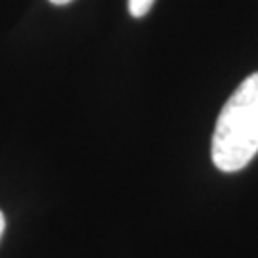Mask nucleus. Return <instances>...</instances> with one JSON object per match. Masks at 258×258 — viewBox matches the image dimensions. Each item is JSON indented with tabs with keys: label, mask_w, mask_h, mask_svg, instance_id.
<instances>
[{
	"label": "nucleus",
	"mask_w": 258,
	"mask_h": 258,
	"mask_svg": "<svg viewBox=\"0 0 258 258\" xmlns=\"http://www.w3.org/2000/svg\"><path fill=\"white\" fill-rule=\"evenodd\" d=\"M258 153V71L247 77L222 107L211 157L222 172H237Z\"/></svg>",
	"instance_id": "nucleus-1"
},
{
	"label": "nucleus",
	"mask_w": 258,
	"mask_h": 258,
	"mask_svg": "<svg viewBox=\"0 0 258 258\" xmlns=\"http://www.w3.org/2000/svg\"><path fill=\"white\" fill-rule=\"evenodd\" d=\"M155 0H128V10L132 18H144L148 14Z\"/></svg>",
	"instance_id": "nucleus-2"
},
{
	"label": "nucleus",
	"mask_w": 258,
	"mask_h": 258,
	"mask_svg": "<svg viewBox=\"0 0 258 258\" xmlns=\"http://www.w3.org/2000/svg\"><path fill=\"white\" fill-rule=\"evenodd\" d=\"M6 230V218H4V212L0 211V239H2V233Z\"/></svg>",
	"instance_id": "nucleus-3"
},
{
	"label": "nucleus",
	"mask_w": 258,
	"mask_h": 258,
	"mask_svg": "<svg viewBox=\"0 0 258 258\" xmlns=\"http://www.w3.org/2000/svg\"><path fill=\"white\" fill-rule=\"evenodd\" d=\"M52 4H55V6H65V4H69V2H73V0H50Z\"/></svg>",
	"instance_id": "nucleus-4"
}]
</instances>
